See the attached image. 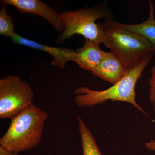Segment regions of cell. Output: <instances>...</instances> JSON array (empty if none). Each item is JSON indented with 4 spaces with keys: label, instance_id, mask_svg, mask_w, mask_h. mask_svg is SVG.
I'll use <instances>...</instances> for the list:
<instances>
[{
    "label": "cell",
    "instance_id": "obj_1",
    "mask_svg": "<svg viewBox=\"0 0 155 155\" xmlns=\"http://www.w3.org/2000/svg\"><path fill=\"white\" fill-rule=\"evenodd\" d=\"M47 113L34 104L11 119L7 132L0 139V146L17 154L37 146L41 140Z\"/></svg>",
    "mask_w": 155,
    "mask_h": 155
},
{
    "label": "cell",
    "instance_id": "obj_2",
    "mask_svg": "<svg viewBox=\"0 0 155 155\" xmlns=\"http://www.w3.org/2000/svg\"><path fill=\"white\" fill-rule=\"evenodd\" d=\"M155 52L147 55L138 64L126 73L119 81L110 88L102 91L93 90L86 87L75 90L77 95L75 102L78 107H93L105 102L109 100L130 103L137 109L146 115L147 113L136 101V84L141 77L143 70L149 65Z\"/></svg>",
    "mask_w": 155,
    "mask_h": 155
},
{
    "label": "cell",
    "instance_id": "obj_3",
    "mask_svg": "<svg viewBox=\"0 0 155 155\" xmlns=\"http://www.w3.org/2000/svg\"><path fill=\"white\" fill-rule=\"evenodd\" d=\"M61 15L65 26L63 32L58 37V41H64L78 34L99 45L104 42L106 27L103 23H96V21L103 18L111 19L113 17L106 5L102 4L90 8L63 12Z\"/></svg>",
    "mask_w": 155,
    "mask_h": 155
},
{
    "label": "cell",
    "instance_id": "obj_4",
    "mask_svg": "<svg viewBox=\"0 0 155 155\" xmlns=\"http://www.w3.org/2000/svg\"><path fill=\"white\" fill-rule=\"evenodd\" d=\"M105 26L106 35L103 43L128 70L147 55L155 52L154 46L143 37L123 29Z\"/></svg>",
    "mask_w": 155,
    "mask_h": 155
},
{
    "label": "cell",
    "instance_id": "obj_5",
    "mask_svg": "<svg viewBox=\"0 0 155 155\" xmlns=\"http://www.w3.org/2000/svg\"><path fill=\"white\" fill-rule=\"evenodd\" d=\"M34 92L30 84L19 76L8 75L0 79V118L12 119L32 104Z\"/></svg>",
    "mask_w": 155,
    "mask_h": 155
},
{
    "label": "cell",
    "instance_id": "obj_6",
    "mask_svg": "<svg viewBox=\"0 0 155 155\" xmlns=\"http://www.w3.org/2000/svg\"><path fill=\"white\" fill-rule=\"evenodd\" d=\"M2 5L14 6L22 14H36L44 18L58 31L64 30L65 23L61 14L39 0H2Z\"/></svg>",
    "mask_w": 155,
    "mask_h": 155
},
{
    "label": "cell",
    "instance_id": "obj_7",
    "mask_svg": "<svg viewBox=\"0 0 155 155\" xmlns=\"http://www.w3.org/2000/svg\"><path fill=\"white\" fill-rule=\"evenodd\" d=\"M11 38L15 44L22 45L49 54L53 58L52 65L60 69H64L69 61H72L77 63L78 61V55L75 50L48 46L22 37L16 32Z\"/></svg>",
    "mask_w": 155,
    "mask_h": 155
},
{
    "label": "cell",
    "instance_id": "obj_8",
    "mask_svg": "<svg viewBox=\"0 0 155 155\" xmlns=\"http://www.w3.org/2000/svg\"><path fill=\"white\" fill-rule=\"evenodd\" d=\"M129 70L114 54L106 52L101 63L92 72L97 77L115 84L124 77Z\"/></svg>",
    "mask_w": 155,
    "mask_h": 155
},
{
    "label": "cell",
    "instance_id": "obj_9",
    "mask_svg": "<svg viewBox=\"0 0 155 155\" xmlns=\"http://www.w3.org/2000/svg\"><path fill=\"white\" fill-rule=\"evenodd\" d=\"M149 17L142 23L126 24L119 23L112 19H107L104 24L106 26L120 28L143 37L155 47V8L151 1L149 2Z\"/></svg>",
    "mask_w": 155,
    "mask_h": 155
},
{
    "label": "cell",
    "instance_id": "obj_10",
    "mask_svg": "<svg viewBox=\"0 0 155 155\" xmlns=\"http://www.w3.org/2000/svg\"><path fill=\"white\" fill-rule=\"evenodd\" d=\"M78 56L77 64L84 70L92 72L101 63L106 52L101 49L100 45L85 40L83 47L75 50Z\"/></svg>",
    "mask_w": 155,
    "mask_h": 155
},
{
    "label": "cell",
    "instance_id": "obj_11",
    "mask_svg": "<svg viewBox=\"0 0 155 155\" xmlns=\"http://www.w3.org/2000/svg\"><path fill=\"white\" fill-rule=\"evenodd\" d=\"M83 155H102L92 134L80 116H77Z\"/></svg>",
    "mask_w": 155,
    "mask_h": 155
},
{
    "label": "cell",
    "instance_id": "obj_12",
    "mask_svg": "<svg viewBox=\"0 0 155 155\" xmlns=\"http://www.w3.org/2000/svg\"><path fill=\"white\" fill-rule=\"evenodd\" d=\"M15 33L13 19L7 13L6 6L2 5L0 11V34L11 38Z\"/></svg>",
    "mask_w": 155,
    "mask_h": 155
},
{
    "label": "cell",
    "instance_id": "obj_13",
    "mask_svg": "<svg viewBox=\"0 0 155 155\" xmlns=\"http://www.w3.org/2000/svg\"><path fill=\"white\" fill-rule=\"evenodd\" d=\"M151 76L150 78L149 85V98L151 102L152 103L153 106V110L155 116V65L153 66L151 72Z\"/></svg>",
    "mask_w": 155,
    "mask_h": 155
},
{
    "label": "cell",
    "instance_id": "obj_14",
    "mask_svg": "<svg viewBox=\"0 0 155 155\" xmlns=\"http://www.w3.org/2000/svg\"><path fill=\"white\" fill-rule=\"evenodd\" d=\"M145 147L149 150L155 152V142L151 140L149 142L145 143Z\"/></svg>",
    "mask_w": 155,
    "mask_h": 155
},
{
    "label": "cell",
    "instance_id": "obj_15",
    "mask_svg": "<svg viewBox=\"0 0 155 155\" xmlns=\"http://www.w3.org/2000/svg\"><path fill=\"white\" fill-rule=\"evenodd\" d=\"M0 155H17V154L11 153L2 147L0 146Z\"/></svg>",
    "mask_w": 155,
    "mask_h": 155
}]
</instances>
